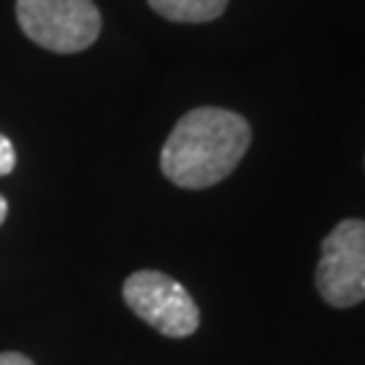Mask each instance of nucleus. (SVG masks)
<instances>
[{
    "instance_id": "obj_1",
    "label": "nucleus",
    "mask_w": 365,
    "mask_h": 365,
    "mask_svg": "<svg viewBox=\"0 0 365 365\" xmlns=\"http://www.w3.org/2000/svg\"><path fill=\"white\" fill-rule=\"evenodd\" d=\"M249 144L252 128L241 114L200 106L173 125L160 152V168L182 190H206L238 168Z\"/></svg>"
},
{
    "instance_id": "obj_2",
    "label": "nucleus",
    "mask_w": 365,
    "mask_h": 365,
    "mask_svg": "<svg viewBox=\"0 0 365 365\" xmlns=\"http://www.w3.org/2000/svg\"><path fill=\"white\" fill-rule=\"evenodd\" d=\"M14 9L27 38L54 54L90 49L103 27V16L92 0H16Z\"/></svg>"
},
{
    "instance_id": "obj_3",
    "label": "nucleus",
    "mask_w": 365,
    "mask_h": 365,
    "mask_svg": "<svg viewBox=\"0 0 365 365\" xmlns=\"http://www.w3.org/2000/svg\"><path fill=\"white\" fill-rule=\"evenodd\" d=\"M122 298L138 319L168 339H187L200 325V312L192 295L168 274L135 271L122 284Z\"/></svg>"
},
{
    "instance_id": "obj_4",
    "label": "nucleus",
    "mask_w": 365,
    "mask_h": 365,
    "mask_svg": "<svg viewBox=\"0 0 365 365\" xmlns=\"http://www.w3.org/2000/svg\"><path fill=\"white\" fill-rule=\"evenodd\" d=\"M314 284L322 300L333 309H352L363 303L365 220H344L325 235Z\"/></svg>"
},
{
    "instance_id": "obj_5",
    "label": "nucleus",
    "mask_w": 365,
    "mask_h": 365,
    "mask_svg": "<svg viewBox=\"0 0 365 365\" xmlns=\"http://www.w3.org/2000/svg\"><path fill=\"white\" fill-rule=\"evenodd\" d=\"M149 9L168 22L179 25H203L220 19L230 0H146Z\"/></svg>"
},
{
    "instance_id": "obj_6",
    "label": "nucleus",
    "mask_w": 365,
    "mask_h": 365,
    "mask_svg": "<svg viewBox=\"0 0 365 365\" xmlns=\"http://www.w3.org/2000/svg\"><path fill=\"white\" fill-rule=\"evenodd\" d=\"M14 168H16V152H14V144L0 133V176H9Z\"/></svg>"
},
{
    "instance_id": "obj_7",
    "label": "nucleus",
    "mask_w": 365,
    "mask_h": 365,
    "mask_svg": "<svg viewBox=\"0 0 365 365\" xmlns=\"http://www.w3.org/2000/svg\"><path fill=\"white\" fill-rule=\"evenodd\" d=\"M0 365H36L22 352H0Z\"/></svg>"
},
{
    "instance_id": "obj_8",
    "label": "nucleus",
    "mask_w": 365,
    "mask_h": 365,
    "mask_svg": "<svg viewBox=\"0 0 365 365\" xmlns=\"http://www.w3.org/2000/svg\"><path fill=\"white\" fill-rule=\"evenodd\" d=\"M6 214H9V200L0 195V225L6 222Z\"/></svg>"
}]
</instances>
